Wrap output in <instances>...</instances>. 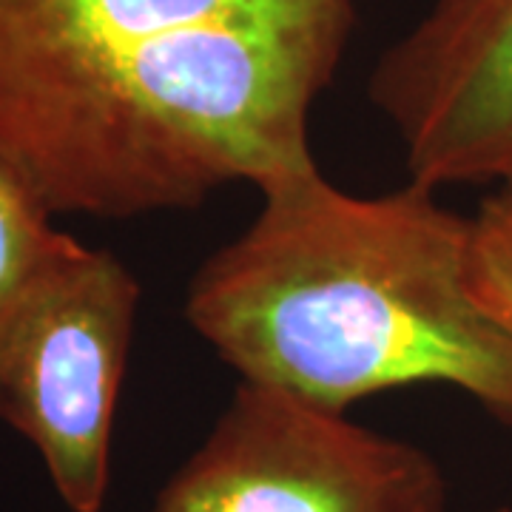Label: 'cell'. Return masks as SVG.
<instances>
[{"label":"cell","mask_w":512,"mask_h":512,"mask_svg":"<svg viewBox=\"0 0 512 512\" xmlns=\"http://www.w3.org/2000/svg\"><path fill=\"white\" fill-rule=\"evenodd\" d=\"M140 299L123 259L69 234L0 330V421L35 447L66 510L106 507Z\"/></svg>","instance_id":"3"},{"label":"cell","mask_w":512,"mask_h":512,"mask_svg":"<svg viewBox=\"0 0 512 512\" xmlns=\"http://www.w3.org/2000/svg\"><path fill=\"white\" fill-rule=\"evenodd\" d=\"M495 512H512V507H498V510Z\"/></svg>","instance_id":"8"},{"label":"cell","mask_w":512,"mask_h":512,"mask_svg":"<svg viewBox=\"0 0 512 512\" xmlns=\"http://www.w3.org/2000/svg\"><path fill=\"white\" fill-rule=\"evenodd\" d=\"M350 0H0V163L55 217L197 208L316 168Z\"/></svg>","instance_id":"1"},{"label":"cell","mask_w":512,"mask_h":512,"mask_svg":"<svg viewBox=\"0 0 512 512\" xmlns=\"http://www.w3.org/2000/svg\"><path fill=\"white\" fill-rule=\"evenodd\" d=\"M470 279L478 299L512 333V191L498 188L473 214Z\"/></svg>","instance_id":"7"},{"label":"cell","mask_w":512,"mask_h":512,"mask_svg":"<svg viewBox=\"0 0 512 512\" xmlns=\"http://www.w3.org/2000/svg\"><path fill=\"white\" fill-rule=\"evenodd\" d=\"M367 94L410 180L512 191V0H433L379 57Z\"/></svg>","instance_id":"5"},{"label":"cell","mask_w":512,"mask_h":512,"mask_svg":"<svg viewBox=\"0 0 512 512\" xmlns=\"http://www.w3.org/2000/svg\"><path fill=\"white\" fill-rule=\"evenodd\" d=\"M154 512H447V478L410 441L239 382Z\"/></svg>","instance_id":"4"},{"label":"cell","mask_w":512,"mask_h":512,"mask_svg":"<svg viewBox=\"0 0 512 512\" xmlns=\"http://www.w3.org/2000/svg\"><path fill=\"white\" fill-rule=\"evenodd\" d=\"M69 237L12 168L0 163V330L20 293Z\"/></svg>","instance_id":"6"},{"label":"cell","mask_w":512,"mask_h":512,"mask_svg":"<svg viewBox=\"0 0 512 512\" xmlns=\"http://www.w3.org/2000/svg\"><path fill=\"white\" fill-rule=\"evenodd\" d=\"M259 194L185 293L188 325L239 382L328 413L447 384L512 430V333L473 288V217L416 180L356 197L319 165Z\"/></svg>","instance_id":"2"}]
</instances>
